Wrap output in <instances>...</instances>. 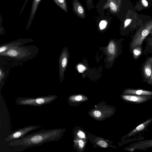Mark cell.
<instances>
[{"mask_svg":"<svg viewBox=\"0 0 152 152\" xmlns=\"http://www.w3.org/2000/svg\"><path fill=\"white\" fill-rule=\"evenodd\" d=\"M139 3H137L141 4V6L144 9L148 8L150 6L147 0H140V1L138 2Z\"/></svg>","mask_w":152,"mask_h":152,"instance_id":"cell-16","label":"cell"},{"mask_svg":"<svg viewBox=\"0 0 152 152\" xmlns=\"http://www.w3.org/2000/svg\"><path fill=\"white\" fill-rule=\"evenodd\" d=\"M143 74L144 77L148 81L152 74V63L148 59L144 65Z\"/></svg>","mask_w":152,"mask_h":152,"instance_id":"cell-9","label":"cell"},{"mask_svg":"<svg viewBox=\"0 0 152 152\" xmlns=\"http://www.w3.org/2000/svg\"><path fill=\"white\" fill-rule=\"evenodd\" d=\"M98 144L101 147L103 148H106L108 145L103 140L99 141L98 142Z\"/></svg>","mask_w":152,"mask_h":152,"instance_id":"cell-21","label":"cell"},{"mask_svg":"<svg viewBox=\"0 0 152 152\" xmlns=\"http://www.w3.org/2000/svg\"><path fill=\"white\" fill-rule=\"evenodd\" d=\"M78 70L80 72H83L85 69V67L82 65H79L78 67Z\"/></svg>","mask_w":152,"mask_h":152,"instance_id":"cell-24","label":"cell"},{"mask_svg":"<svg viewBox=\"0 0 152 152\" xmlns=\"http://www.w3.org/2000/svg\"><path fill=\"white\" fill-rule=\"evenodd\" d=\"M125 92L128 94L137 95H152V91L142 90L129 89L126 90Z\"/></svg>","mask_w":152,"mask_h":152,"instance_id":"cell-11","label":"cell"},{"mask_svg":"<svg viewBox=\"0 0 152 152\" xmlns=\"http://www.w3.org/2000/svg\"><path fill=\"white\" fill-rule=\"evenodd\" d=\"M77 10L78 12L80 14H82L83 12V9L82 7L80 6L78 7Z\"/></svg>","mask_w":152,"mask_h":152,"instance_id":"cell-27","label":"cell"},{"mask_svg":"<svg viewBox=\"0 0 152 152\" xmlns=\"http://www.w3.org/2000/svg\"><path fill=\"white\" fill-rule=\"evenodd\" d=\"M151 119H149L139 125L134 129L129 134V136H131L143 130L145 128L151 121Z\"/></svg>","mask_w":152,"mask_h":152,"instance_id":"cell-13","label":"cell"},{"mask_svg":"<svg viewBox=\"0 0 152 152\" xmlns=\"http://www.w3.org/2000/svg\"><path fill=\"white\" fill-rule=\"evenodd\" d=\"M29 0H25V2H24V3L23 4V5L22 7V8H21V10H20V15L21 14V13H22V12H23V11L27 3L28 2V1Z\"/></svg>","mask_w":152,"mask_h":152,"instance_id":"cell-26","label":"cell"},{"mask_svg":"<svg viewBox=\"0 0 152 152\" xmlns=\"http://www.w3.org/2000/svg\"><path fill=\"white\" fill-rule=\"evenodd\" d=\"M77 135L79 137L81 138L85 137V134L81 131H79V132L77 133Z\"/></svg>","mask_w":152,"mask_h":152,"instance_id":"cell-23","label":"cell"},{"mask_svg":"<svg viewBox=\"0 0 152 152\" xmlns=\"http://www.w3.org/2000/svg\"><path fill=\"white\" fill-rule=\"evenodd\" d=\"M132 50L133 58L135 60H137L142 54V45L137 46L133 48Z\"/></svg>","mask_w":152,"mask_h":152,"instance_id":"cell-14","label":"cell"},{"mask_svg":"<svg viewBox=\"0 0 152 152\" xmlns=\"http://www.w3.org/2000/svg\"><path fill=\"white\" fill-rule=\"evenodd\" d=\"M148 59L151 61L152 63V57Z\"/></svg>","mask_w":152,"mask_h":152,"instance_id":"cell-32","label":"cell"},{"mask_svg":"<svg viewBox=\"0 0 152 152\" xmlns=\"http://www.w3.org/2000/svg\"><path fill=\"white\" fill-rule=\"evenodd\" d=\"M110 7L111 9L114 11H116L117 10V8L114 3L111 2L110 4Z\"/></svg>","mask_w":152,"mask_h":152,"instance_id":"cell-22","label":"cell"},{"mask_svg":"<svg viewBox=\"0 0 152 152\" xmlns=\"http://www.w3.org/2000/svg\"><path fill=\"white\" fill-rule=\"evenodd\" d=\"M40 127L38 125H30L15 130L10 133L5 139L4 142L7 143L19 138L29 132L37 129Z\"/></svg>","mask_w":152,"mask_h":152,"instance_id":"cell-5","label":"cell"},{"mask_svg":"<svg viewBox=\"0 0 152 152\" xmlns=\"http://www.w3.org/2000/svg\"><path fill=\"white\" fill-rule=\"evenodd\" d=\"M34 40V39H19L2 44L0 46V53L6 51L10 48L23 46L26 44L32 42Z\"/></svg>","mask_w":152,"mask_h":152,"instance_id":"cell-6","label":"cell"},{"mask_svg":"<svg viewBox=\"0 0 152 152\" xmlns=\"http://www.w3.org/2000/svg\"><path fill=\"white\" fill-rule=\"evenodd\" d=\"M107 25V22L105 20H102L99 24V26L101 29H102L105 28Z\"/></svg>","mask_w":152,"mask_h":152,"instance_id":"cell-19","label":"cell"},{"mask_svg":"<svg viewBox=\"0 0 152 152\" xmlns=\"http://www.w3.org/2000/svg\"><path fill=\"white\" fill-rule=\"evenodd\" d=\"M79 145L80 148H82L84 145V143L81 140L79 141Z\"/></svg>","mask_w":152,"mask_h":152,"instance_id":"cell-28","label":"cell"},{"mask_svg":"<svg viewBox=\"0 0 152 152\" xmlns=\"http://www.w3.org/2000/svg\"><path fill=\"white\" fill-rule=\"evenodd\" d=\"M148 44L152 47V38H149L148 39Z\"/></svg>","mask_w":152,"mask_h":152,"instance_id":"cell-29","label":"cell"},{"mask_svg":"<svg viewBox=\"0 0 152 152\" xmlns=\"http://www.w3.org/2000/svg\"><path fill=\"white\" fill-rule=\"evenodd\" d=\"M57 98V96L56 95L36 97H19L16 99L15 103L18 105L40 106L51 103Z\"/></svg>","mask_w":152,"mask_h":152,"instance_id":"cell-3","label":"cell"},{"mask_svg":"<svg viewBox=\"0 0 152 152\" xmlns=\"http://www.w3.org/2000/svg\"><path fill=\"white\" fill-rule=\"evenodd\" d=\"M132 21V18H128L126 19L124 23V28H126L130 25Z\"/></svg>","mask_w":152,"mask_h":152,"instance_id":"cell-20","label":"cell"},{"mask_svg":"<svg viewBox=\"0 0 152 152\" xmlns=\"http://www.w3.org/2000/svg\"><path fill=\"white\" fill-rule=\"evenodd\" d=\"M3 19L1 17V15H0V34L2 35L4 34L5 33V30L2 26V23Z\"/></svg>","mask_w":152,"mask_h":152,"instance_id":"cell-18","label":"cell"},{"mask_svg":"<svg viewBox=\"0 0 152 152\" xmlns=\"http://www.w3.org/2000/svg\"><path fill=\"white\" fill-rule=\"evenodd\" d=\"M109 52L111 54H114L115 52V47L114 44L112 43H110L108 47Z\"/></svg>","mask_w":152,"mask_h":152,"instance_id":"cell-17","label":"cell"},{"mask_svg":"<svg viewBox=\"0 0 152 152\" xmlns=\"http://www.w3.org/2000/svg\"><path fill=\"white\" fill-rule=\"evenodd\" d=\"M152 29V20L148 21L140 28L134 35L131 47L132 50L138 45H142L145 38Z\"/></svg>","mask_w":152,"mask_h":152,"instance_id":"cell-4","label":"cell"},{"mask_svg":"<svg viewBox=\"0 0 152 152\" xmlns=\"http://www.w3.org/2000/svg\"><path fill=\"white\" fill-rule=\"evenodd\" d=\"M38 51V48L35 45L14 46L0 53V59L26 61L35 57Z\"/></svg>","mask_w":152,"mask_h":152,"instance_id":"cell-2","label":"cell"},{"mask_svg":"<svg viewBox=\"0 0 152 152\" xmlns=\"http://www.w3.org/2000/svg\"><path fill=\"white\" fill-rule=\"evenodd\" d=\"M146 96L133 95H124L123 98L125 100L136 102H144L147 99Z\"/></svg>","mask_w":152,"mask_h":152,"instance_id":"cell-10","label":"cell"},{"mask_svg":"<svg viewBox=\"0 0 152 152\" xmlns=\"http://www.w3.org/2000/svg\"><path fill=\"white\" fill-rule=\"evenodd\" d=\"M148 82L149 83L152 84V74Z\"/></svg>","mask_w":152,"mask_h":152,"instance_id":"cell-31","label":"cell"},{"mask_svg":"<svg viewBox=\"0 0 152 152\" xmlns=\"http://www.w3.org/2000/svg\"><path fill=\"white\" fill-rule=\"evenodd\" d=\"M41 0H33L30 15L26 26V30L29 28L37 12L39 5Z\"/></svg>","mask_w":152,"mask_h":152,"instance_id":"cell-8","label":"cell"},{"mask_svg":"<svg viewBox=\"0 0 152 152\" xmlns=\"http://www.w3.org/2000/svg\"><path fill=\"white\" fill-rule=\"evenodd\" d=\"M150 34L152 35V29L150 32Z\"/></svg>","mask_w":152,"mask_h":152,"instance_id":"cell-33","label":"cell"},{"mask_svg":"<svg viewBox=\"0 0 152 152\" xmlns=\"http://www.w3.org/2000/svg\"><path fill=\"white\" fill-rule=\"evenodd\" d=\"M67 56L66 50H63L59 59V77L61 82L63 79L64 71L67 64Z\"/></svg>","mask_w":152,"mask_h":152,"instance_id":"cell-7","label":"cell"},{"mask_svg":"<svg viewBox=\"0 0 152 152\" xmlns=\"http://www.w3.org/2000/svg\"><path fill=\"white\" fill-rule=\"evenodd\" d=\"M94 115L95 116L99 117L101 116V113L99 111L96 110L94 112Z\"/></svg>","mask_w":152,"mask_h":152,"instance_id":"cell-25","label":"cell"},{"mask_svg":"<svg viewBox=\"0 0 152 152\" xmlns=\"http://www.w3.org/2000/svg\"><path fill=\"white\" fill-rule=\"evenodd\" d=\"M9 70H5L1 64L0 66V88H1L5 84L4 80L7 78Z\"/></svg>","mask_w":152,"mask_h":152,"instance_id":"cell-12","label":"cell"},{"mask_svg":"<svg viewBox=\"0 0 152 152\" xmlns=\"http://www.w3.org/2000/svg\"><path fill=\"white\" fill-rule=\"evenodd\" d=\"M63 131L61 129H43L7 143L6 148L12 152L23 151L30 148L58 140Z\"/></svg>","mask_w":152,"mask_h":152,"instance_id":"cell-1","label":"cell"},{"mask_svg":"<svg viewBox=\"0 0 152 152\" xmlns=\"http://www.w3.org/2000/svg\"><path fill=\"white\" fill-rule=\"evenodd\" d=\"M82 99V97L80 95L76 96L75 98V99L77 101H80Z\"/></svg>","mask_w":152,"mask_h":152,"instance_id":"cell-30","label":"cell"},{"mask_svg":"<svg viewBox=\"0 0 152 152\" xmlns=\"http://www.w3.org/2000/svg\"><path fill=\"white\" fill-rule=\"evenodd\" d=\"M54 2L65 11H67L65 0H53Z\"/></svg>","mask_w":152,"mask_h":152,"instance_id":"cell-15","label":"cell"}]
</instances>
